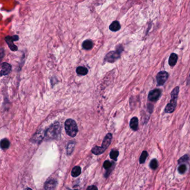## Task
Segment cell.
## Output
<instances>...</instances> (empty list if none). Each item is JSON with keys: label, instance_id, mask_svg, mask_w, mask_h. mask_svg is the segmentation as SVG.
I'll list each match as a JSON object with an SVG mask.
<instances>
[{"label": "cell", "instance_id": "6da1fadb", "mask_svg": "<svg viewBox=\"0 0 190 190\" xmlns=\"http://www.w3.org/2000/svg\"><path fill=\"white\" fill-rule=\"evenodd\" d=\"M179 92H180L179 86H176L171 92V99L169 103L166 106L164 109L165 113H172L175 111L177 106V100L178 98Z\"/></svg>", "mask_w": 190, "mask_h": 190}, {"label": "cell", "instance_id": "7a4b0ae2", "mask_svg": "<svg viewBox=\"0 0 190 190\" xmlns=\"http://www.w3.org/2000/svg\"><path fill=\"white\" fill-rule=\"evenodd\" d=\"M61 133V126L59 122L53 124L47 129L45 132V135L50 139H56L60 135Z\"/></svg>", "mask_w": 190, "mask_h": 190}, {"label": "cell", "instance_id": "3957f363", "mask_svg": "<svg viewBox=\"0 0 190 190\" xmlns=\"http://www.w3.org/2000/svg\"><path fill=\"white\" fill-rule=\"evenodd\" d=\"M65 129L67 134L71 137H74L77 135L78 128L77 123L72 119H68L65 122Z\"/></svg>", "mask_w": 190, "mask_h": 190}, {"label": "cell", "instance_id": "277c9868", "mask_svg": "<svg viewBox=\"0 0 190 190\" xmlns=\"http://www.w3.org/2000/svg\"><path fill=\"white\" fill-rule=\"evenodd\" d=\"M119 47L120 48H117L116 51H112L106 55L105 57V60L106 61L113 63L120 58V53L123 49L122 46H119Z\"/></svg>", "mask_w": 190, "mask_h": 190}, {"label": "cell", "instance_id": "5b68a950", "mask_svg": "<svg viewBox=\"0 0 190 190\" xmlns=\"http://www.w3.org/2000/svg\"><path fill=\"white\" fill-rule=\"evenodd\" d=\"M169 78V73L165 71H161L157 75V84L159 86H162L164 84Z\"/></svg>", "mask_w": 190, "mask_h": 190}, {"label": "cell", "instance_id": "8992f818", "mask_svg": "<svg viewBox=\"0 0 190 190\" xmlns=\"http://www.w3.org/2000/svg\"><path fill=\"white\" fill-rule=\"evenodd\" d=\"M162 91L159 89H155L151 91L148 94V100L152 102H157L161 95Z\"/></svg>", "mask_w": 190, "mask_h": 190}, {"label": "cell", "instance_id": "52a82bcc", "mask_svg": "<svg viewBox=\"0 0 190 190\" xmlns=\"http://www.w3.org/2000/svg\"><path fill=\"white\" fill-rule=\"evenodd\" d=\"M19 39V37L17 35H15L14 36H7L5 37L6 41L10 49L13 51L17 50V47L14 44V41H17Z\"/></svg>", "mask_w": 190, "mask_h": 190}, {"label": "cell", "instance_id": "ba28073f", "mask_svg": "<svg viewBox=\"0 0 190 190\" xmlns=\"http://www.w3.org/2000/svg\"><path fill=\"white\" fill-rule=\"evenodd\" d=\"M12 67L10 64L7 63H3L1 64V75H6L10 73L11 71Z\"/></svg>", "mask_w": 190, "mask_h": 190}, {"label": "cell", "instance_id": "9c48e42d", "mask_svg": "<svg viewBox=\"0 0 190 190\" xmlns=\"http://www.w3.org/2000/svg\"><path fill=\"white\" fill-rule=\"evenodd\" d=\"M112 140V134L108 133L106 135L104 140L102 143V146H101L104 151H106V149L108 148L109 145L111 143Z\"/></svg>", "mask_w": 190, "mask_h": 190}, {"label": "cell", "instance_id": "30bf717a", "mask_svg": "<svg viewBox=\"0 0 190 190\" xmlns=\"http://www.w3.org/2000/svg\"><path fill=\"white\" fill-rule=\"evenodd\" d=\"M57 182L54 180H48L44 185V188L45 190H54L57 186Z\"/></svg>", "mask_w": 190, "mask_h": 190}, {"label": "cell", "instance_id": "8fae6325", "mask_svg": "<svg viewBox=\"0 0 190 190\" xmlns=\"http://www.w3.org/2000/svg\"><path fill=\"white\" fill-rule=\"evenodd\" d=\"M45 135V133L40 131V132L36 133L33 136L31 140V141H32L34 143H39L40 142H41V141H42V139Z\"/></svg>", "mask_w": 190, "mask_h": 190}, {"label": "cell", "instance_id": "7c38bea8", "mask_svg": "<svg viewBox=\"0 0 190 190\" xmlns=\"http://www.w3.org/2000/svg\"><path fill=\"white\" fill-rule=\"evenodd\" d=\"M130 127L132 129H133L134 131H136L138 130V119L134 117L132 118L131 121H130Z\"/></svg>", "mask_w": 190, "mask_h": 190}, {"label": "cell", "instance_id": "4fadbf2b", "mask_svg": "<svg viewBox=\"0 0 190 190\" xmlns=\"http://www.w3.org/2000/svg\"><path fill=\"white\" fill-rule=\"evenodd\" d=\"M178 60V56L175 53H172L171 54L169 60V63L171 67H173L176 65Z\"/></svg>", "mask_w": 190, "mask_h": 190}, {"label": "cell", "instance_id": "5bb4252c", "mask_svg": "<svg viewBox=\"0 0 190 190\" xmlns=\"http://www.w3.org/2000/svg\"><path fill=\"white\" fill-rule=\"evenodd\" d=\"M120 22L118 21H113V22L109 26V29L112 31H118L120 29Z\"/></svg>", "mask_w": 190, "mask_h": 190}, {"label": "cell", "instance_id": "9a60e30c", "mask_svg": "<svg viewBox=\"0 0 190 190\" xmlns=\"http://www.w3.org/2000/svg\"><path fill=\"white\" fill-rule=\"evenodd\" d=\"M82 46L85 50H91L93 47V42L91 40H86L82 44Z\"/></svg>", "mask_w": 190, "mask_h": 190}, {"label": "cell", "instance_id": "2e32d148", "mask_svg": "<svg viewBox=\"0 0 190 190\" xmlns=\"http://www.w3.org/2000/svg\"><path fill=\"white\" fill-rule=\"evenodd\" d=\"M76 72L78 75H86L88 73V70L84 66H78L76 69Z\"/></svg>", "mask_w": 190, "mask_h": 190}, {"label": "cell", "instance_id": "e0dca14e", "mask_svg": "<svg viewBox=\"0 0 190 190\" xmlns=\"http://www.w3.org/2000/svg\"><path fill=\"white\" fill-rule=\"evenodd\" d=\"M105 151L103 149V148L99 146H95L94 148H93L92 150V153L96 155H101Z\"/></svg>", "mask_w": 190, "mask_h": 190}, {"label": "cell", "instance_id": "ac0fdd59", "mask_svg": "<svg viewBox=\"0 0 190 190\" xmlns=\"http://www.w3.org/2000/svg\"><path fill=\"white\" fill-rule=\"evenodd\" d=\"M81 173V168L79 166L74 167L71 171V176L76 177L79 176Z\"/></svg>", "mask_w": 190, "mask_h": 190}, {"label": "cell", "instance_id": "d6986e66", "mask_svg": "<svg viewBox=\"0 0 190 190\" xmlns=\"http://www.w3.org/2000/svg\"><path fill=\"white\" fill-rule=\"evenodd\" d=\"M9 146H10V142L6 138L3 139L1 141V147L2 149H6L9 147Z\"/></svg>", "mask_w": 190, "mask_h": 190}, {"label": "cell", "instance_id": "ffe728a7", "mask_svg": "<svg viewBox=\"0 0 190 190\" xmlns=\"http://www.w3.org/2000/svg\"><path fill=\"white\" fill-rule=\"evenodd\" d=\"M75 143L74 142H70L68 144V146L67 147V153L68 155H70L71 153L73 152V149L75 147Z\"/></svg>", "mask_w": 190, "mask_h": 190}, {"label": "cell", "instance_id": "44dd1931", "mask_svg": "<svg viewBox=\"0 0 190 190\" xmlns=\"http://www.w3.org/2000/svg\"><path fill=\"white\" fill-rule=\"evenodd\" d=\"M119 155V152L117 150H112L110 153V157L114 161L117 160V157Z\"/></svg>", "mask_w": 190, "mask_h": 190}, {"label": "cell", "instance_id": "7402d4cb", "mask_svg": "<svg viewBox=\"0 0 190 190\" xmlns=\"http://www.w3.org/2000/svg\"><path fill=\"white\" fill-rule=\"evenodd\" d=\"M147 156H148V153H147V152L146 151H144L142 152L141 157H140V163L141 164L144 163V162L146 161V158H147Z\"/></svg>", "mask_w": 190, "mask_h": 190}, {"label": "cell", "instance_id": "603a6c76", "mask_svg": "<svg viewBox=\"0 0 190 190\" xmlns=\"http://www.w3.org/2000/svg\"><path fill=\"white\" fill-rule=\"evenodd\" d=\"M150 167L152 169H155L158 167V162L155 159H153L150 163Z\"/></svg>", "mask_w": 190, "mask_h": 190}, {"label": "cell", "instance_id": "cb8c5ba5", "mask_svg": "<svg viewBox=\"0 0 190 190\" xmlns=\"http://www.w3.org/2000/svg\"><path fill=\"white\" fill-rule=\"evenodd\" d=\"M186 169H187V167H186V166L185 164H181V166H180V167H178V172L181 173V174H183L185 171H186Z\"/></svg>", "mask_w": 190, "mask_h": 190}, {"label": "cell", "instance_id": "d4e9b609", "mask_svg": "<svg viewBox=\"0 0 190 190\" xmlns=\"http://www.w3.org/2000/svg\"><path fill=\"white\" fill-rule=\"evenodd\" d=\"M112 164L110 161H106L103 164V167L105 169H110L112 167Z\"/></svg>", "mask_w": 190, "mask_h": 190}, {"label": "cell", "instance_id": "484cf974", "mask_svg": "<svg viewBox=\"0 0 190 190\" xmlns=\"http://www.w3.org/2000/svg\"><path fill=\"white\" fill-rule=\"evenodd\" d=\"M189 158L188 155H183L182 157L180 158V159L178 161V162L180 163H181V162H186L189 160Z\"/></svg>", "mask_w": 190, "mask_h": 190}, {"label": "cell", "instance_id": "4316f807", "mask_svg": "<svg viewBox=\"0 0 190 190\" xmlns=\"http://www.w3.org/2000/svg\"><path fill=\"white\" fill-rule=\"evenodd\" d=\"M86 190H98V188L97 186H94V185H92V186H89Z\"/></svg>", "mask_w": 190, "mask_h": 190}, {"label": "cell", "instance_id": "83f0119b", "mask_svg": "<svg viewBox=\"0 0 190 190\" xmlns=\"http://www.w3.org/2000/svg\"><path fill=\"white\" fill-rule=\"evenodd\" d=\"M190 84V73L189 77L187 78V85H189Z\"/></svg>", "mask_w": 190, "mask_h": 190}, {"label": "cell", "instance_id": "f1b7e54d", "mask_svg": "<svg viewBox=\"0 0 190 190\" xmlns=\"http://www.w3.org/2000/svg\"><path fill=\"white\" fill-rule=\"evenodd\" d=\"M23 190H32V189H31L30 188H27V189H24Z\"/></svg>", "mask_w": 190, "mask_h": 190}, {"label": "cell", "instance_id": "f546056e", "mask_svg": "<svg viewBox=\"0 0 190 190\" xmlns=\"http://www.w3.org/2000/svg\"></svg>", "mask_w": 190, "mask_h": 190}]
</instances>
